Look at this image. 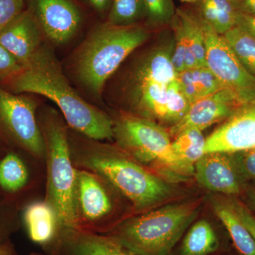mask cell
Returning a JSON list of instances; mask_svg holds the SVG:
<instances>
[{
  "label": "cell",
  "mask_w": 255,
  "mask_h": 255,
  "mask_svg": "<svg viewBox=\"0 0 255 255\" xmlns=\"http://www.w3.org/2000/svg\"><path fill=\"white\" fill-rule=\"evenodd\" d=\"M6 79L12 93L36 94L54 102L69 127L87 138L100 141L114 136L113 122L74 90L49 50L40 48L20 71Z\"/></svg>",
  "instance_id": "1"
},
{
  "label": "cell",
  "mask_w": 255,
  "mask_h": 255,
  "mask_svg": "<svg viewBox=\"0 0 255 255\" xmlns=\"http://www.w3.org/2000/svg\"><path fill=\"white\" fill-rule=\"evenodd\" d=\"M92 140L72 153L74 163L99 174L135 209H147L171 196L172 188L162 179L130 157Z\"/></svg>",
  "instance_id": "2"
},
{
  "label": "cell",
  "mask_w": 255,
  "mask_h": 255,
  "mask_svg": "<svg viewBox=\"0 0 255 255\" xmlns=\"http://www.w3.org/2000/svg\"><path fill=\"white\" fill-rule=\"evenodd\" d=\"M147 38L148 32L140 24L118 26L107 21L96 24L75 58L79 80L92 94L100 97L108 79Z\"/></svg>",
  "instance_id": "3"
},
{
  "label": "cell",
  "mask_w": 255,
  "mask_h": 255,
  "mask_svg": "<svg viewBox=\"0 0 255 255\" xmlns=\"http://www.w3.org/2000/svg\"><path fill=\"white\" fill-rule=\"evenodd\" d=\"M199 201L167 205L125 221L110 236L137 255H169L199 213Z\"/></svg>",
  "instance_id": "4"
},
{
  "label": "cell",
  "mask_w": 255,
  "mask_h": 255,
  "mask_svg": "<svg viewBox=\"0 0 255 255\" xmlns=\"http://www.w3.org/2000/svg\"><path fill=\"white\" fill-rule=\"evenodd\" d=\"M47 161L48 198L53 206L60 229H76L75 186L77 172L66 127L56 115L43 119L41 127Z\"/></svg>",
  "instance_id": "5"
},
{
  "label": "cell",
  "mask_w": 255,
  "mask_h": 255,
  "mask_svg": "<svg viewBox=\"0 0 255 255\" xmlns=\"http://www.w3.org/2000/svg\"><path fill=\"white\" fill-rule=\"evenodd\" d=\"M113 137L139 162H157L177 173L189 174L174 153L168 132L150 119L122 116L114 124Z\"/></svg>",
  "instance_id": "6"
},
{
  "label": "cell",
  "mask_w": 255,
  "mask_h": 255,
  "mask_svg": "<svg viewBox=\"0 0 255 255\" xmlns=\"http://www.w3.org/2000/svg\"><path fill=\"white\" fill-rule=\"evenodd\" d=\"M36 109L33 99L0 87V127L16 145L41 159L46 155V147Z\"/></svg>",
  "instance_id": "7"
},
{
  "label": "cell",
  "mask_w": 255,
  "mask_h": 255,
  "mask_svg": "<svg viewBox=\"0 0 255 255\" xmlns=\"http://www.w3.org/2000/svg\"><path fill=\"white\" fill-rule=\"evenodd\" d=\"M206 39V65L223 86L237 92L246 102L255 100V77L247 71L223 35L202 19Z\"/></svg>",
  "instance_id": "8"
},
{
  "label": "cell",
  "mask_w": 255,
  "mask_h": 255,
  "mask_svg": "<svg viewBox=\"0 0 255 255\" xmlns=\"http://www.w3.org/2000/svg\"><path fill=\"white\" fill-rule=\"evenodd\" d=\"M107 184L92 171L78 169L75 196L76 229L94 232L110 217L114 204Z\"/></svg>",
  "instance_id": "9"
},
{
  "label": "cell",
  "mask_w": 255,
  "mask_h": 255,
  "mask_svg": "<svg viewBox=\"0 0 255 255\" xmlns=\"http://www.w3.org/2000/svg\"><path fill=\"white\" fill-rule=\"evenodd\" d=\"M26 9L36 18L43 35L55 43L75 36L85 21L77 0H24Z\"/></svg>",
  "instance_id": "10"
},
{
  "label": "cell",
  "mask_w": 255,
  "mask_h": 255,
  "mask_svg": "<svg viewBox=\"0 0 255 255\" xmlns=\"http://www.w3.org/2000/svg\"><path fill=\"white\" fill-rule=\"evenodd\" d=\"M246 103L248 102L237 92L224 87L193 102L185 117L171 127L170 134L176 136L189 128H196L203 131L213 124L229 118Z\"/></svg>",
  "instance_id": "11"
},
{
  "label": "cell",
  "mask_w": 255,
  "mask_h": 255,
  "mask_svg": "<svg viewBox=\"0 0 255 255\" xmlns=\"http://www.w3.org/2000/svg\"><path fill=\"white\" fill-rule=\"evenodd\" d=\"M255 148V100L245 104L206 137L205 153Z\"/></svg>",
  "instance_id": "12"
},
{
  "label": "cell",
  "mask_w": 255,
  "mask_h": 255,
  "mask_svg": "<svg viewBox=\"0 0 255 255\" xmlns=\"http://www.w3.org/2000/svg\"><path fill=\"white\" fill-rule=\"evenodd\" d=\"M198 183L214 192L236 195L241 191L242 182L231 154L208 152L194 165Z\"/></svg>",
  "instance_id": "13"
},
{
  "label": "cell",
  "mask_w": 255,
  "mask_h": 255,
  "mask_svg": "<svg viewBox=\"0 0 255 255\" xmlns=\"http://www.w3.org/2000/svg\"><path fill=\"white\" fill-rule=\"evenodd\" d=\"M43 34L36 18L26 9L0 33V43L23 67L41 48Z\"/></svg>",
  "instance_id": "14"
},
{
  "label": "cell",
  "mask_w": 255,
  "mask_h": 255,
  "mask_svg": "<svg viewBox=\"0 0 255 255\" xmlns=\"http://www.w3.org/2000/svg\"><path fill=\"white\" fill-rule=\"evenodd\" d=\"M63 233L72 255H137L110 236L78 229Z\"/></svg>",
  "instance_id": "15"
},
{
  "label": "cell",
  "mask_w": 255,
  "mask_h": 255,
  "mask_svg": "<svg viewBox=\"0 0 255 255\" xmlns=\"http://www.w3.org/2000/svg\"><path fill=\"white\" fill-rule=\"evenodd\" d=\"M30 239L37 244H48L58 236L60 226L53 206L48 201H37L26 208L23 214Z\"/></svg>",
  "instance_id": "16"
},
{
  "label": "cell",
  "mask_w": 255,
  "mask_h": 255,
  "mask_svg": "<svg viewBox=\"0 0 255 255\" xmlns=\"http://www.w3.org/2000/svg\"><path fill=\"white\" fill-rule=\"evenodd\" d=\"M172 44L157 48L142 58L132 72L130 80L150 81L168 85L177 78L173 66Z\"/></svg>",
  "instance_id": "17"
},
{
  "label": "cell",
  "mask_w": 255,
  "mask_h": 255,
  "mask_svg": "<svg viewBox=\"0 0 255 255\" xmlns=\"http://www.w3.org/2000/svg\"><path fill=\"white\" fill-rule=\"evenodd\" d=\"M213 208L216 216L229 233L241 255H255V239L230 205L227 199H214Z\"/></svg>",
  "instance_id": "18"
},
{
  "label": "cell",
  "mask_w": 255,
  "mask_h": 255,
  "mask_svg": "<svg viewBox=\"0 0 255 255\" xmlns=\"http://www.w3.org/2000/svg\"><path fill=\"white\" fill-rule=\"evenodd\" d=\"M177 17L187 34V52L184 70L206 65V39L202 20L187 11L178 10Z\"/></svg>",
  "instance_id": "19"
},
{
  "label": "cell",
  "mask_w": 255,
  "mask_h": 255,
  "mask_svg": "<svg viewBox=\"0 0 255 255\" xmlns=\"http://www.w3.org/2000/svg\"><path fill=\"white\" fill-rule=\"evenodd\" d=\"M177 79L191 105L225 87L206 66L186 69L177 73Z\"/></svg>",
  "instance_id": "20"
},
{
  "label": "cell",
  "mask_w": 255,
  "mask_h": 255,
  "mask_svg": "<svg viewBox=\"0 0 255 255\" xmlns=\"http://www.w3.org/2000/svg\"><path fill=\"white\" fill-rule=\"evenodd\" d=\"M206 139L202 130L189 128L172 142L174 153L189 174L194 173V165L205 154Z\"/></svg>",
  "instance_id": "21"
},
{
  "label": "cell",
  "mask_w": 255,
  "mask_h": 255,
  "mask_svg": "<svg viewBox=\"0 0 255 255\" xmlns=\"http://www.w3.org/2000/svg\"><path fill=\"white\" fill-rule=\"evenodd\" d=\"M219 248V239L211 223L201 220L192 225L186 234L181 255H208Z\"/></svg>",
  "instance_id": "22"
},
{
  "label": "cell",
  "mask_w": 255,
  "mask_h": 255,
  "mask_svg": "<svg viewBox=\"0 0 255 255\" xmlns=\"http://www.w3.org/2000/svg\"><path fill=\"white\" fill-rule=\"evenodd\" d=\"M223 36L247 71L255 77V37L238 25Z\"/></svg>",
  "instance_id": "23"
},
{
  "label": "cell",
  "mask_w": 255,
  "mask_h": 255,
  "mask_svg": "<svg viewBox=\"0 0 255 255\" xmlns=\"http://www.w3.org/2000/svg\"><path fill=\"white\" fill-rule=\"evenodd\" d=\"M29 174L22 159L9 152L0 160V187L8 192H16L28 183Z\"/></svg>",
  "instance_id": "24"
},
{
  "label": "cell",
  "mask_w": 255,
  "mask_h": 255,
  "mask_svg": "<svg viewBox=\"0 0 255 255\" xmlns=\"http://www.w3.org/2000/svg\"><path fill=\"white\" fill-rule=\"evenodd\" d=\"M145 18L143 0H112L106 21L118 26L139 24Z\"/></svg>",
  "instance_id": "25"
},
{
  "label": "cell",
  "mask_w": 255,
  "mask_h": 255,
  "mask_svg": "<svg viewBox=\"0 0 255 255\" xmlns=\"http://www.w3.org/2000/svg\"><path fill=\"white\" fill-rule=\"evenodd\" d=\"M191 103L184 95L177 79L167 87L166 116L164 123L174 126L179 123L187 114Z\"/></svg>",
  "instance_id": "26"
},
{
  "label": "cell",
  "mask_w": 255,
  "mask_h": 255,
  "mask_svg": "<svg viewBox=\"0 0 255 255\" xmlns=\"http://www.w3.org/2000/svg\"><path fill=\"white\" fill-rule=\"evenodd\" d=\"M145 19L151 26H161L172 21L174 16L172 0H143Z\"/></svg>",
  "instance_id": "27"
},
{
  "label": "cell",
  "mask_w": 255,
  "mask_h": 255,
  "mask_svg": "<svg viewBox=\"0 0 255 255\" xmlns=\"http://www.w3.org/2000/svg\"><path fill=\"white\" fill-rule=\"evenodd\" d=\"M217 18L212 28L219 34L223 35L237 24L238 11L235 9L231 0H212Z\"/></svg>",
  "instance_id": "28"
},
{
  "label": "cell",
  "mask_w": 255,
  "mask_h": 255,
  "mask_svg": "<svg viewBox=\"0 0 255 255\" xmlns=\"http://www.w3.org/2000/svg\"><path fill=\"white\" fill-rule=\"evenodd\" d=\"M230 154L242 182L255 180V148Z\"/></svg>",
  "instance_id": "29"
},
{
  "label": "cell",
  "mask_w": 255,
  "mask_h": 255,
  "mask_svg": "<svg viewBox=\"0 0 255 255\" xmlns=\"http://www.w3.org/2000/svg\"><path fill=\"white\" fill-rule=\"evenodd\" d=\"M176 40L174 43L172 61L177 73L184 70V60L187 52V34L182 23L177 17L175 24Z\"/></svg>",
  "instance_id": "30"
},
{
  "label": "cell",
  "mask_w": 255,
  "mask_h": 255,
  "mask_svg": "<svg viewBox=\"0 0 255 255\" xmlns=\"http://www.w3.org/2000/svg\"><path fill=\"white\" fill-rule=\"evenodd\" d=\"M25 9L24 0H0V33Z\"/></svg>",
  "instance_id": "31"
},
{
  "label": "cell",
  "mask_w": 255,
  "mask_h": 255,
  "mask_svg": "<svg viewBox=\"0 0 255 255\" xmlns=\"http://www.w3.org/2000/svg\"><path fill=\"white\" fill-rule=\"evenodd\" d=\"M23 65L0 43V78L12 76L21 70Z\"/></svg>",
  "instance_id": "32"
},
{
  "label": "cell",
  "mask_w": 255,
  "mask_h": 255,
  "mask_svg": "<svg viewBox=\"0 0 255 255\" xmlns=\"http://www.w3.org/2000/svg\"><path fill=\"white\" fill-rule=\"evenodd\" d=\"M233 211L238 215L243 224L249 230L255 239V217L249 209L236 199H227Z\"/></svg>",
  "instance_id": "33"
},
{
  "label": "cell",
  "mask_w": 255,
  "mask_h": 255,
  "mask_svg": "<svg viewBox=\"0 0 255 255\" xmlns=\"http://www.w3.org/2000/svg\"><path fill=\"white\" fill-rule=\"evenodd\" d=\"M87 7L102 18H107L112 6V0H82Z\"/></svg>",
  "instance_id": "34"
},
{
  "label": "cell",
  "mask_w": 255,
  "mask_h": 255,
  "mask_svg": "<svg viewBox=\"0 0 255 255\" xmlns=\"http://www.w3.org/2000/svg\"><path fill=\"white\" fill-rule=\"evenodd\" d=\"M236 25L244 28L255 37V16L253 15L238 12Z\"/></svg>",
  "instance_id": "35"
},
{
  "label": "cell",
  "mask_w": 255,
  "mask_h": 255,
  "mask_svg": "<svg viewBox=\"0 0 255 255\" xmlns=\"http://www.w3.org/2000/svg\"><path fill=\"white\" fill-rule=\"evenodd\" d=\"M247 203L250 209L255 211V182L247 191Z\"/></svg>",
  "instance_id": "36"
},
{
  "label": "cell",
  "mask_w": 255,
  "mask_h": 255,
  "mask_svg": "<svg viewBox=\"0 0 255 255\" xmlns=\"http://www.w3.org/2000/svg\"><path fill=\"white\" fill-rule=\"evenodd\" d=\"M0 255H17L9 243L4 241L0 243Z\"/></svg>",
  "instance_id": "37"
},
{
  "label": "cell",
  "mask_w": 255,
  "mask_h": 255,
  "mask_svg": "<svg viewBox=\"0 0 255 255\" xmlns=\"http://www.w3.org/2000/svg\"><path fill=\"white\" fill-rule=\"evenodd\" d=\"M245 6L250 14L255 16V0H245Z\"/></svg>",
  "instance_id": "38"
},
{
  "label": "cell",
  "mask_w": 255,
  "mask_h": 255,
  "mask_svg": "<svg viewBox=\"0 0 255 255\" xmlns=\"http://www.w3.org/2000/svg\"><path fill=\"white\" fill-rule=\"evenodd\" d=\"M6 230L4 229L1 227H0V243H2V242H4V238L6 237Z\"/></svg>",
  "instance_id": "39"
},
{
  "label": "cell",
  "mask_w": 255,
  "mask_h": 255,
  "mask_svg": "<svg viewBox=\"0 0 255 255\" xmlns=\"http://www.w3.org/2000/svg\"><path fill=\"white\" fill-rule=\"evenodd\" d=\"M183 1H186V2H194L196 0H182Z\"/></svg>",
  "instance_id": "40"
},
{
  "label": "cell",
  "mask_w": 255,
  "mask_h": 255,
  "mask_svg": "<svg viewBox=\"0 0 255 255\" xmlns=\"http://www.w3.org/2000/svg\"><path fill=\"white\" fill-rule=\"evenodd\" d=\"M37 255L33 254V255Z\"/></svg>",
  "instance_id": "41"
}]
</instances>
